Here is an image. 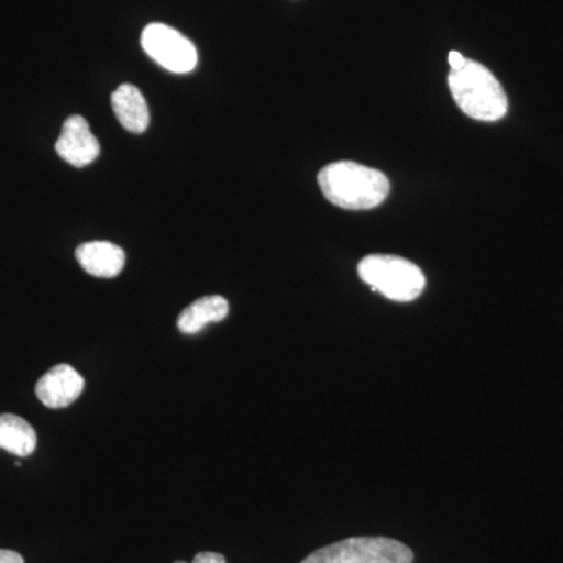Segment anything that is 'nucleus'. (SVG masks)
Wrapping results in <instances>:
<instances>
[{
	"instance_id": "9",
	"label": "nucleus",
	"mask_w": 563,
	"mask_h": 563,
	"mask_svg": "<svg viewBox=\"0 0 563 563\" xmlns=\"http://www.w3.org/2000/svg\"><path fill=\"white\" fill-rule=\"evenodd\" d=\"M111 107L125 131L143 133L150 128V107L135 85H120L118 90L111 95Z\"/></svg>"
},
{
	"instance_id": "15",
	"label": "nucleus",
	"mask_w": 563,
	"mask_h": 563,
	"mask_svg": "<svg viewBox=\"0 0 563 563\" xmlns=\"http://www.w3.org/2000/svg\"><path fill=\"white\" fill-rule=\"evenodd\" d=\"M174 563H187V562L177 561V562H174Z\"/></svg>"
},
{
	"instance_id": "13",
	"label": "nucleus",
	"mask_w": 563,
	"mask_h": 563,
	"mask_svg": "<svg viewBox=\"0 0 563 563\" xmlns=\"http://www.w3.org/2000/svg\"><path fill=\"white\" fill-rule=\"evenodd\" d=\"M466 58L463 57L461 52L453 51L448 55V63H450L451 70L461 69L465 65Z\"/></svg>"
},
{
	"instance_id": "11",
	"label": "nucleus",
	"mask_w": 563,
	"mask_h": 563,
	"mask_svg": "<svg viewBox=\"0 0 563 563\" xmlns=\"http://www.w3.org/2000/svg\"><path fill=\"white\" fill-rule=\"evenodd\" d=\"M36 443L38 439L31 422L18 415H0V450L18 457H29L35 453Z\"/></svg>"
},
{
	"instance_id": "8",
	"label": "nucleus",
	"mask_w": 563,
	"mask_h": 563,
	"mask_svg": "<svg viewBox=\"0 0 563 563\" xmlns=\"http://www.w3.org/2000/svg\"><path fill=\"white\" fill-rule=\"evenodd\" d=\"M76 258L85 272L103 279L117 277L125 266L124 250L110 242L80 244L76 250Z\"/></svg>"
},
{
	"instance_id": "7",
	"label": "nucleus",
	"mask_w": 563,
	"mask_h": 563,
	"mask_svg": "<svg viewBox=\"0 0 563 563\" xmlns=\"http://www.w3.org/2000/svg\"><path fill=\"white\" fill-rule=\"evenodd\" d=\"M85 388L84 377L73 366L60 363L49 369L36 384L35 393L49 409H65L79 399Z\"/></svg>"
},
{
	"instance_id": "10",
	"label": "nucleus",
	"mask_w": 563,
	"mask_h": 563,
	"mask_svg": "<svg viewBox=\"0 0 563 563\" xmlns=\"http://www.w3.org/2000/svg\"><path fill=\"white\" fill-rule=\"evenodd\" d=\"M229 314V302L222 296H206L196 299L177 318V328L181 333L192 335L201 332L210 322L225 320Z\"/></svg>"
},
{
	"instance_id": "12",
	"label": "nucleus",
	"mask_w": 563,
	"mask_h": 563,
	"mask_svg": "<svg viewBox=\"0 0 563 563\" xmlns=\"http://www.w3.org/2000/svg\"><path fill=\"white\" fill-rule=\"evenodd\" d=\"M191 563H228L225 562V558L222 554L210 553V551H206V553H199L195 555Z\"/></svg>"
},
{
	"instance_id": "3",
	"label": "nucleus",
	"mask_w": 563,
	"mask_h": 563,
	"mask_svg": "<svg viewBox=\"0 0 563 563\" xmlns=\"http://www.w3.org/2000/svg\"><path fill=\"white\" fill-rule=\"evenodd\" d=\"M358 276L374 291L396 302L415 301L424 290L426 277L415 263L396 255L374 254L358 263Z\"/></svg>"
},
{
	"instance_id": "5",
	"label": "nucleus",
	"mask_w": 563,
	"mask_h": 563,
	"mask_svg": "<svg viewBox=\"0 0 563 563\" xmlns=\"http://www.w3.org/2000/svg\"><path fill=\"white\" fill-rule=\"evenodd\" d=\"M141 46L144 52L174 74H187L198 65V51L187 36L166 24L147 25L141 33Z\"/></svg>"
},
{
	"instance_id": "14",
	"label": "nucleus",
	"mask_w": 563,
	"mask_h": 563,
	"mask_svg": "<svg viewBox=\"0 0 563 563\" xmlns=\"http://www.w3.org/2000/svg\"><path fill=\"white\" fill-rule=\"evenodd\" d=\"M0 563H24V559L14 551L0 550Z\"/></svg>"
},
{
	"instance_id": "1",
	"label": "nucleus",
	"mask_w": 563,
	"mask_h": 563,
	"mask_svg": "<svg viewBox=\"0 0 563 563\" xmlns=\"http://www.w3.org/2000/svg\"><path fill=\"white\" fill-rule=\"evenodd\" d=\"M318 185L329 202L344 210L376 209L390 195V181L384 173L355 162L324 166Z\"/></svg>"
},
{
	"instance_id": "2",
	"label": "nucleus",
	"mask_w": 563,
	"mask_h": 563,
	"mask_svg": "<svg viewBox=\"0 0 563 563\" xmlns=\"http://www.w3.org/2000/svg\"><path fill=\"white\" fill-rule=\"evenodd\" d=\"M459 109L477 121H499L506 117L507 96L498 79L481 63L466 60L448 77Z\"/></svg>"
},
{
	"instance_id": "6",
	"label": "nucleus",
	"mask_w": 563,
	"mask_h": 563,
	"mask_svg": "<svg viewBox=\"0 0 563 563\" xmlns=\"http://www.w3.org/2000/svg\"><path fill=\"white\" fill-rule=\"evenodd\" d=\"M58 157L76 168L91 165L101 154V144L91 132L90 124L80 114H74L63 124L55 143Z\"/></svg>"
},
{
	"instance_id": "4",
	"label": "nucleus",
	"mask_w": 563,
	"mask_h": 563,
	"mask_svg": "<svg viewBox=\"0 0 563 563\" xmlns=\"http://www.w3.org/2000/svg\"><path fill=\"white\" fill-rule=\"evenodd\" d=\"M301 563H413V553L387 537H352L314 551Z\"/></svg>"
}]
</instances>
